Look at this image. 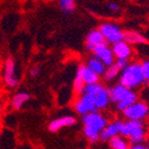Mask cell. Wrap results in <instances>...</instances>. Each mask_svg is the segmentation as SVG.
Masks as SVG:
<instances>
[{
	"label": "cell",
	"mask_w": 149,
	"mask_h": 149,
	"mask_svg": "<svg viewBox=\"0 0 149 149\" xmlns=\"http://www.w3.org/2000/svg\"><path fill=\"white\" fill-rule=\"evenodd\" d=\"M104 43L107 42H105L104 38L98 28L90 30L87 38H86V48L88 51H92L95 47L100 46Z\"/></svg>",
	"instance_id": "obj_15"
},
{
	"label": "cell",
	"mask_w": 149,
	"mask_h": 149,
	"mask_svg": "<svg viewBox=\"0 0 149 149\" xmlns=\"http://www.w3.org/2000/svg\"><path fill=\"white\" fill-rule=\"evenodd\" d=\"M120 73H121V70L118 68L117 65L114 64L112 66L107 67V70H105L104 74L102 75V77H103L105 82H113L117 78H119Z\"/></svg>",
	"instance_id": "obj_20"
},
{
	"label": "cell",
	"mask_w": 149,
	"mask_h": 149,
	"mask_svg": "<svg viewBox=\"0 0 149 149\" xmlns=\"http://www.w3.org/2000/svg\"><path fill=\"white\" fill-rule=\"evenodd\" d=\"M123 122L122 120L117 119L113 120V121L109 122L107 126L103 128V130L100 134V141H107L109 142L111 139H113L116 136L121 134V129L123 126Z\"/></svg>",
	"instance_id": "obj_12"
},
{
	"label": "cell",
	"mask_w": 149,
	"mask_h": 149,
	"mask_svg": "<svg viewBox=\"0 0 149 149\" xmlns=\"http://www.w3.org/2000/svg\"><path fill=\"white\" fill-rule=\"evenodd\" d=\"M86 65H87L92 71H94L96 74L99 75V76H102V75L104 74L105 70H107V66L104 65V63L101 62L99 58H97L94 55H92V56H90L89 58H88Z\"/></svg>",
	"instance_id": "obj_18"
},
{
	"label": "cell",
	"mask_w": 149,
	"mask_h": 149,
	"mask_svg": "<svg viewBox=\"0 0 149 149\" xmlns=\"http://www.w3.org/2000/svg\"><path fill=\"white\" fill-rule=\"evenodd\" d=\"M28 74H29V77H31V78H37L41 74V68L39 66H32L29 69V71H28Z\"/></svg>",
	"instance_id": "obj_24"
},
{
	"label": "cell",
	"mask_w": 149,
	"mask_h": 149,
	"mask_svg": "<svg viewBox=\"0 0 149 149\" xmlns=\"http://www.w3.org/2000/svg\"><path fill=\"white\" fill-rule=\"evenodd\" d=\"M3 80L10 89H16L20 84V78L17 72V64L15 60L8 58L3 65Z\"/></svg>",
	"instance_id": "obj_9"
},
{
	"label": "cell",
	"mask_w": 149,
	"mask_h": 149,
	"mask_svg": "<svg viewBox=\"0 0 149 149\" xmlns=\"http://www.w3.org/2000/svg\"><path fill=\"white\" fill-rule=\"evenodd\" d=\"M82 92H87L95 96V104L97 111H104L111 104V96H109V88L105 87L103 84H94V85H87Z\"/></svg>",
	"instance_id": "obj_5"
},
{
	"label": "cell",
	"mask_w": 149,
	"mask_h": 149,
	"mask_svg": "<svg viewBox=\"0 0 149 149\" xmlns=\"http://www.w3.org/2000/svg\"><path fill=\"white\" fill-rule=\"evenodd\" d=\"M124 41H126L130 45H143L148 43V40L146 38L137 30L124 31Z\"/></svg>",
	"instance_id": "obj_17"
},
{
	"label": "cell",
	"mask_w": 149,
	"mask_h": 149,
	"mask_svg": "<svg viewBox=\"0 0 149 149\" xmlns=\"http://www.w3.org/2000/svg\"><path fill=\"white\" fill-rule=\"evenodd\" d=\"M112 49L116 60H126L129 61V58L134 54V49L132 45L128 44L126 41H120L116 44L112 45Z\"/></svg>",
	"instance_id": "obj_13"
},
{
	"label": "cell",
	"mask_w": 149,
	"mask_h": 149,
	"mask_svg": "<svg viewBox=\"0 0 149 149\" xmlns=\"http://www.w3.org/2000/svg\"><path fill=\"white\" fill-rule=\"evenodd\" d=\"M145 78L142 72L141 63H129L123 70H121L119 76V84L130 90H137L145 84Z\"/></svg>",
	"instance_id": "obj_3"
},
{
	"label": "cell",
	"mask_w": 149,
	"mask_h": 149,
	"mask_svg": "<svg viewBox=\"0 0 149 149\" xmlns=\"http://www.w3.org/2000/svg\"><path fill=\"white\" fill-rule=\"evenodd\" d=\"M129 149H148V148L142 144H134L129 147Z\"/></svg>",
	"instance_id": "obj_27"
},
{
	"label": "cell",
	"mask_w": 149,
	"mask_h": 149,
	"mask_svg": "<svg viewBox=\"0 0 149 149\" xmlns=\"http://www.w3.org/2000/svg\"><path fill=\"white\" fill-rule=\"evenodd\" d=\"M3 107H4V103H3V101H1V100H0V112L3 109Z\"/></svg>",
	"instance_id": "obj_28"
},
{
	"label": "cell",
	"mask_w": 149,
	"mask_h": 149,
	"mask_svg": "<svg viewBox=\"0 0 149 149\" xmlns=\"http://www.w3.org/2000/svg\"><path fill=\"white\" fill-rule=\"evenodd\" d=\"M126 120L130 121H143L149 114V105L145 101H137L129 105L122 112Z\"/></svg>",
	"instance_id": "obj_8"
},
{
	"label": "cell",
	"mask_w": 149,
	"mask_h": 149,
	"mask_svg": "<svg viewBox=\"0 0 149 149\" xmlns=\"http://www.w3.org/2000/svg\"><path fill=\"white\" fill-rule=\"evenodd\" d=\"M82 134L91 143H96L100 140V134L103 130L109 120L99 111L90 113L81 117Z\"/></svg>",
	"instance_id": "obj_1"
},
{
	"label": "cell",
	"mask_w": 149,
	"mask_h": 149,
	"mask_svg": "<svg viewBox=\"0 0 149 149\" xmlns=\"http://www.w3.org/2000/svg\"><path fill=\"white\" fill-rule=\"evenodd\" d=\"M121 136L126 138L132 145L142 144L146 138V130L143 122L130 120L124 121L121 129Z\"/></svg>",
	"instance_id": "obj_4"
},
{
	"label": "cell",
	"mask_w": 149,
	"mask_h": 149,
	"mask_svg": "<svg viewBox=\"0 0 149 149\" xmlns=\"http://www.w3.org/2000/svg\"><path fill=\"white\" fill-rule=\"evenodd\" d=\"M141 67H142V72L144 75V78L146 81H149V60L143 61L141 63Z\"/></svg>",
	"instance_id": "obj_23"
},
{
	"label": "cell",
	"mask_w": 149,
	"mask_h": 149,
	"mask_svg": "<svg viewBox=\"0 0 149 149\" xmlns=\"http://www.w3.org/2000/svg\"><path fill=\"white\" fill-rule=\"evenodd\" d=\"M76 122L77 120L74 116L66 115V116H63V117H58L51 120L49 122V124H48V130L50 132H57L63 128L74 126L76 124Z\"/></svg>",
	"instance_id": "obj_11"
},
{
	"label": "cell",
	"mask_w": 149,
	"mask_h": 149,
	"mask_svg": "<svg viewBox=\"0 0 149 149\" xmlns=\"http://www.w3.org/2000/svg\"><path fill=\"white\" fill-rule=\"evenodd\" d=\"M76 72L81 76L82 80L86 85H94V84H99L100 82L101 76H99L94 71H92L86 64L79 65Z\"/></svg>",
	"instance_id": "obj_14"
},
{
	"label": "cell",
	"mask_w": 149,
	"mask_h": 149,
	"mask_svg": "<svg viewBox=\"0 0 149 149\" xmlns=\"http://www.w3.org/2000/svg\"><path fill=\"white\" fill-rule=\"evenodd\" d=\"M115 64L117 65L118 68H119L120 70H123L125 67H126L127 65L129 64V62H128V61H126V60H116Z\"/></svg>",
	"instance_id": "obj_26"
},
{
	"label": "cell",
	"mask_w": 149,
	"mask_h": 149,
	"mask_svg": "<svg viewBox=\"0 0 149 149\" xmlns=\"http://www.w3.org/2000/svg\"><path fill=\"white\" fill-rule=\"evenodd\" d=\"M98 29L102 33L105 42L109 45H114L120 41L124 40V31L117 24L112 22H104L99 26Z\"/></svg>",
	"instance_id": "obj_7"
},
{
	"label": "cell",
	"mask_w": 149,
	"mask_h": 149,
	"mask_svg": "<svg viewBox=\"0 0 149 149\" xmlns=\"http://www.w3.org/2000/svg\"><path fill=\"white\" fill-rule=\"evenodd\" d=\"M91 52H92V54L94 55V56H96L97 58H99L101 62L104 63V65L107 67L112 66V65H114L115 62H116V57H115V55H114L112 47H111L107 43H104V44L100 45V46L95 47Z\"/></svg>",
	"instance_id": "obj_10"
},
{
	"label": "cell",
	"mask_w": 149,
	"mask_h": 149,
	"mask_svg": "<svg viewBox=\"0 0 149 149\" xmlns=\"http://www.w3.org/2000/svg\"><path fill=\"white\" fill-rule=\"evenodd\" d=\"M31 96L26 91H19L13 95L12 99H10V107L16 111H19L24 107L26 103L30 100Z\"/></svg>",
	"instance_id": "obj_16"
},
{
	"label": "cell",
	"mask_w": 149,
	"mask_h": 149,
	"mask_svg": "<svg viewBox=\"0 0 149 149\" xmlns=\"http://www.w3.org/2000/svg\"><path fill=\"white\" fill-rule=\"evenodd\" d=\"M109 145L112 149H129V141L123 136L119 134L109 141Z\"/></svg>",
	"instance_id": "obj_19"
},
{
	"label": "cell",
	"mask_w": 149,
	"mask_h": 149,
	"mask_svg": "<svg viewBox=\"0 0 149 149\" xmlns=\"http://www.w3.org/2000/svg\"><path fill=\"white\" fill-rule=\"evenodd\" d=\"M107 8L113 13L120 12V5L116 2H109L107 3Z\"/></svg>",
	"instance_id": "obj_25"
},
{
	"label": "cell",
	"mask_w": 149,
	"mask_h": 149,
	"mask_svg": "<svg viewBox=\"0 0 149 149\" xmlns=\"http://www.w3.org/2000/svg\"><path fill=\"white\" fill-rule=\"evenodd\" d=\"M109 91L111 96V103H113L119 112H123L129 105H132L138 100V94L134 90L128 89L119 82L109 87Z\"/></svg>",
	"instance_id": "obj_2"
},
{
	"label": "cell",
	"mask_w": 149,
	"mask_h": 149,
	"mask_svg": "<svg viewBox=\"0 0 149 149\" xmlns=\"http://www.w3.org/2000/svg\"><path fill=\"white\" fill-rule=\"evenodd\" d=\"M147 148H148V149H149V145H148V146H147Z\"/></svg>",
	"instance_id": "obj_29"
},
{
	"label": "cell",
	"mask_w": 149,
	"mask_h": 149,
	"mask_svg": "<svg viewBox=\"0 0 149 149\" xmlns=\"http://www.w3.org/2000/svg\"><path fill=\"white\" fill-rule=\"evenodd\" d=\"M58 5L65 14H71L75 10L76 2L75 0H58Z\"/></svg>",
	"instance_id": "obj_21"
},
{
	"label": "cell",
	"mask_w": 149,
	"mask_h": 149,
	"mask_svg": "<svg viewBox=\"0 0 149 149\" xmlns=\"http://www.w3.org/2000/svg\"><path fill=\"white\" fill-rule=\"evenodd\" d=\"M73 109L75 113L79 116H85L90 113L96 112V104H95V96L93 94H90L87 92H82L80 95L76 97Z\"/></svg>",
	"instance_id": "obj_6"
},
{
	"label": "cell",
	"mask_w": 149,
	"mask_h": 149,
	"mask_svg": "<svg viewBox=\"0 0 149 149\" xmlns=\"http://www.w3.org/2000/svg\"><path fill=\"white\" fill-rule=\"evenodd\" d=\"M86 86L87 85L84 82L81 76L76 72L75 77H74V80H73V90H74V93L77 95V96L80 95L82 93V91H84V89H85Z\"/></svg>",
	"instance_id": "obj_22"
}]
</instances>
